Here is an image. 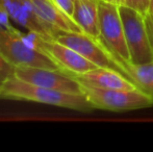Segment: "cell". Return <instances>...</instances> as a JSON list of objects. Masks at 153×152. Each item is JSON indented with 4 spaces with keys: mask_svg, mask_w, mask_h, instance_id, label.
Masks as SVG:
<instances>
[{
    "mask_svg": "<svg viewBox=\"0 0 153 152\" xmlns=\"http://www.w3.org/2000/svg\"><path fill=\"white\" fill-rule=\"evenodd\" d=\"M1 97L29 100L78 112H90L95 108L85 93H69L38 87L15 75L1 83Z\"/></svg>",
    "mask_w": 153,
    "mask_h": 152,
    "instance_id": "obj_1",
    "label": "cell"
},
{
    "mask_svg": "<svg viewBox=\"0 0 153 152\" xmlns=\"http://www.w3.org/2000/svg\"><path fill=\"white\" fill-rule=\"evenodd\" d=\"M0 52L15 68L38 67L62 70L49 55L32 47L20 30L14 33L0 26Z\"/></svg>",
    "mask_w": 153,
    "mask_h": 152,
    "instance_id": "obj_2",
    "label": "cell"
},
{
    "mask_svg": "<svg viewBox=\"0 0 153 152\" xmlns=\"http://www.w3.org/2000/svg\"><path fill=\"white\" fill-rule=\"evenodd\" d=\"M55 40L74 49L97 67L117 71L132 81L131 77L127 73L124 65L111 52V49L102 42L100 38L92 37L85 33L62 31Z\"/></svg>",
    "mask_w": 153,
    "mask_h": 152,
    "instance_id": "obj_3",
    "label": "cell"
},
{
    "mask_svg": "<svg viewBox=\"0 0 153 152\" xmlns=\"http://www.w3.org/2000/svg\"><path fill=\"white\" fill-rule=\"evenodd\" d=\"M82 92L87 95L95 108L111 112H129L153 105V97L140 89L118 90L100 89L81 85Z\"/></svg>",
    "mask_w": 153,
    "mask_h": 152,
    "instance_id": "obj_4",
    "label": "cell"
},
{
    "mask_svg": "<svg viewBox=\"0 0 153 152\" xmlns=\"http://www.w3.org/2000/svg\"><path fill=\"white\" fill-rule=\"evenodd\" d=\"M124 36L130 54V63L145 64L153 61V48L146 26L145 16L134 8L120 5Z\"/></svg>",
    "mask_w": 153,
    "mask_h": 152,
    "instance_id": "obj_5",
    "label": "cell"
},
{
    "mask_svg": "<svg viewBox=\"0 0 153 152\" xmlns=\"http://www.w3.org/2000/svg\"><path fill=\"white\" fill-rule=\"evenodd\" d=\"M99 28L100 39L119 59L123 65L130 62L119 5L106 0H99Z\"/></svg>",
    "mask_w": 153,
    "mask_h": 152,
    "instance_id": "obj_6",
    "label": "cell"
},
{
    "mask_svg": "<svg viewBox=\"0 0 153 152\" xmlns=\"http://www.w3.org/2000/svg\"><path fill=\"white\" fill-rule=\"evenodd\" d=\"M15 76L25 82L46 89L69 93H83L81 85L72 75L62 70H52L38 67H19Z\"/></svg>",
    "mask_w": 153,
    "mask_h": 152,
    "instance_id": "obj_7",
    "label": "cell"
},
{
    "mask_svg": "<svg viewBox=\"0 0 153 152\" xmlns=\"http://www.w3.org/2000/svg\"><path fill=\"white\" fill-rule=\"evenodd\" d=\"M38 48L45 52L59 65L62 71L71 75H78L94 70L97 67L77 51L56 40H47L45 38H38Z\"/></svg>",
    "mask_w": 153,
    "mask_h": 152,
    "instance_id": "obj_8",
    "label": "cell"
},
{
    "mask_svg": "<svg viewBox=\"0 0 153 152\" xmlns=\"http://www.w3.org/2000/svg\"><path fill=\"white\" fill-rule=\"evenodd\" d=\"M10 20L17 25L24 27L27 31L39 35L47 40H55L61 30L49 26L34 13L28 0H0Z\"/></svg>",
    "mask_w": 153,
    "mask_h": 152,
    "instance_id": "obj_9",
    "label": "cell"
},
{
    "mask_svg": "<svg viewBox=\"0 0 153 152\" xmlns=\"http://www.w3.org/2000/svg\"><path fill=\"white\" fill-rule=\"evenodd\" d=\"M72 76L80 85L100 87V89L133 90L137 87L133 81H131L123 74L105 68H96L87 73Z\"/></svg>",
    "mask_w": 153,
    "mask_h": 152,
    "instance_id": "obj_10",
    "label": "cell"
},
{
    "mask_svg": "<svg viewBox=\"0 0 153 152\" xmlns=\"http://www.w3.org/2000/svg\"><path fill=\"white\" fill-rule=\"evenodd\" d=\"M34 13L42 21L53 28L68 33H82L73 19L59 10L51 0H28Z\"/></svg>",
    "mask_w": 153,
    "mask_h": 152,
    "instance_id": "obj_11",
    "label": "cell"
},
{
    "mask_svg": "<svg viewBox=\"0 0 153 152\" xmlns=\"http://www.w3.org/2000/svg\"><path fill=\"white\" fill-rule=\"evenodd\" d=\"M99 0H75L72 19L82 33L100 38L99 28Z\"/></svg>",
    "mask_w": 153,
    "mask_h": 152,
    "instance_id": "obj_12",
    "label": "cell"
},
{
    "mask_svg": "<svg viewBox=\"0 0 153 152\" xmlns=\"http://www.w3.org/2000/svg\"><path fill=\"white\" fill-rule=\"evenodd\" d=\"M124 67L137 89L153 97V61L145 64L127 62Z\"/></svg>",
    "mask_w": 153,
    "mask_h": 152,
    "instance_id": "obj_13",
    "label": "cell"
},
{
    "mask_svg": "<svg viewBox=\"0 0 153 152\" xmlns=\"http://www.w3.org/2000/svg\"><path fill=\"white\" fill-rule=\"evenodd\" d=\"M16 68L7 62V59L0 52V85L10 77L15 75Z\"/></svg>",
    "mask_w": 153,
    "mask_h": 152,
    "instance_id": "obj_14",
    "label": "cell"
},
{
    "mask_svg": "<svg viewBox=\"0 0 153 152\" xmlns=\"http://www.w3.org/2000/svg\"><path fill=\"white\" fill-rule=\"evenodd\" d=\"M59 10L72 19L75 7V0H51Z\"/></svg>",
    "mask_w": 153,
    "mask_h": 152,
    "instance_id": "obj_15",
    "label": "cell"
},
{
    "mask_svg": "<svg viewBox=\"0 0 153 152\" xmlns=\"http://www.w3.org/2000/svg\"><path fill=\"white\" fill-rule=\"evenodd\" d=\"M125 5L134 8L135 10L146 16L148 13L149 0H125Z\"/></svg>",
    "mask_w": 153,
    "mask_h": 152,
    "instance_id": "obj_16",
    "label": "cell"
},
{
    "mask_svg": "<svg viewBox=\"0 0 153 152\" xmlns=\"http://www.w3.org/2000/svg\"><path fill=\"white\" fill-rule=\"evenodd\" d=\"M0 26L3 28L7 29L10 31H18V29L16 27L13 26L12 22H10V18L8 16V14L6 13L4 6L2 5L1 1H0Z\"/></svg>",
    "mask_w": 153,
    "mask_h": 152,
    "instance_id": "obj_17",
    "label": "cell"
},
{
    "mask_svg": "<svg viewBox=\"0 0 153 152\" xmlns=\"http://www.w3.org/2000/svg\"><path fill=\"white\" fill-rule=\"evenodd\" d=\"M145 21H146V26H147V30H148V35H149L150 42H151L152 48H153V17L150 16V15H146Z\"/></svg>",
    "mask_w": 153,
    "mask_h": 152,
    "instance_id": "obj_18",
    "label": "cell"
},
{
    "mask_svg": "<svg viewBox=\"0 0 153 152\" xmlns=\"http://www.w3.org/2000/svg\"><path fill=\"white\" fill-rule=\"evenodd\" d=\"M147 15L153 17V0H149V6H148V13Z\"/></svg>",
    "mask_w": 153,
    "mask_h": 152,
    "instance_id": "obj_19",
    "label": "cell"
},
{
    "mask_svg": "<svg viewBox=\"0 0 153 152\" xmlns=\"http://www.w3.org/2000/svg\"><path fill=\"white\" fill-rule=\"evenodd\" d=\"M106 1L111 2V3H114V4H117V5H123L125 4V0H106Z\"/></svg>",
    "mask_w": 153,
    "mask_h": 152,
    "instance_id": "obj_20",
    "label": "cell"
},
{
    "mask_svg": "<svg viewBox=\"0 0 153 152\" xmlns=\"http://www.w3.org/2000/svg\"><path fill=\"white\" fill-rule=\"evenodd\" d=\"M0 97H1V85H0Z\"/></svg>",
    "mask_w": 153,
    "mask_h": 152,
    "instance_id": "obj_21",
    "label": "cell"
}]
</instances>
